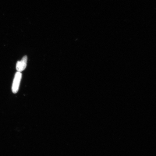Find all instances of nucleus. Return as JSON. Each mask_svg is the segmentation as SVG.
Returning a JSON list of instances; mask_svg holds the SVG:
<instances>
[{
	"label": "nucleus",
	"instance_id": "f257e3e1",
	"mask_svg": "<svg viewBox=\"0 0 156 156\" xmlns=\"http://www.w3.org/2000/svg\"><path fill=\"white\" fill-rule=\"evenodd\" d=\"M21 78L22 74L20 72H17L15 74L12 87V90L13 93L15 94L18 92Z\"/></svg>",
	"mask_w": 156,
	"mask_h": 156
},
{
	"label": "nucleus",
	"instance_id": "f03ea898",
	"mask_svg": "<svg viewBox=\"0 0 156 156\" xmlns=\"http://www.w3.org/2000/svg\"><path fill=\"white\" fill-rule=\"evenodd\" d=\"M28 58L27 56H25L20 61L17 62L16 65V69L17 72H20L24 71L26 68Z\"/></svg>",
	"mask_w": 156,
	"mask_h": 156
}]
</instances>
